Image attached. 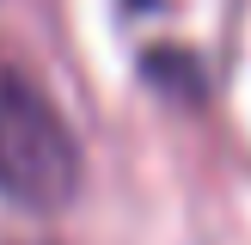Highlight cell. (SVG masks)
I'll list each match as a JSON object with an SVG mask.
<instances>
[{
    "instance_id": "6da1fadb",
    "label": "cell",
    "mask_w": 251,
    "mask_h": 245,
    "mask_svg": "<svg viewBox=\"0 0 251 245\" xmlns=\"http://www.w3.org/2000/svg\"><path fill=\"white\" fill-rule=\"evenodd\" d=\"M80 141H74L61 104L0 55V196L31 215H55L80 196Z\"/></svg>"
},
{
    "instance_id": "7a4b0ae2",
    "label": "cell",
    "mask_w": 251,
    "mask_h": 245,
    "mask_svg": "<svg viewBox=\"0 0 251 245\" xmlns=\"http://www.w3.org/2000/svg\"><path fill=\"white\" fill-rule=\"evenodd\" d=\"M141 68H147V86H159V92H184V98H202L208 92L202 61L184 55V49H147Z\"/></svg>"
}]
</instances>
